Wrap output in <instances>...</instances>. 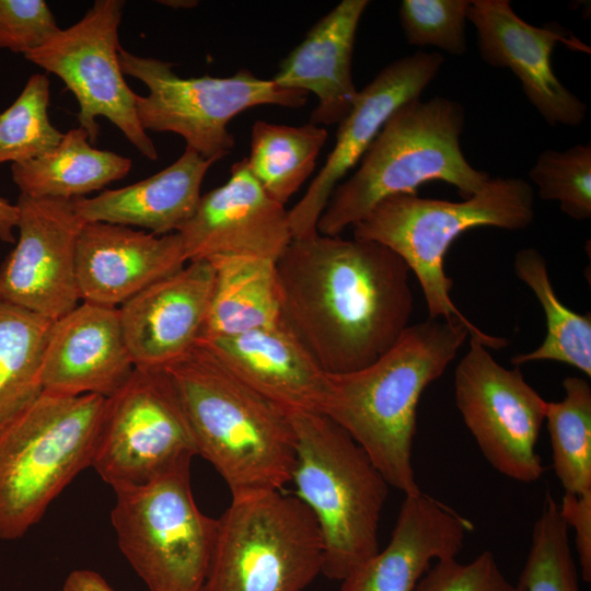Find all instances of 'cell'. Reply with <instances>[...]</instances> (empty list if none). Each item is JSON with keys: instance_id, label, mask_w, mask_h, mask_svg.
<instances>
[{"instance_id": "e575fe53", "label": "cell", "mask_w": 591, "mask_h": 591, "mask_svg": "<svg viewBox=\"0 0 591 591\" xmlns=\"http://www.w3.org/2000/svg\"><path fill=\"white\" fill-rule=\"evenodd\" d=\"M415 591H524L501 571L490 551L480 553L468 563L456 557L433 563L424 573Z\"/></svg>"}, {"instance_id": "1f68e13d", "label": "cell", "mask_w": 591, "mask_h": 591, "mask_svg": "<svg viewBox=\"0 0 591 591\" xmlns=\"http://www.w3.org/2000/svg\"><path fill=\"white\" fill-rule=\"evenodd\" d=\"M579 577L569 542V528L558 503L547 494L533 525L519 582L524 591H580Z\"/></svg>"}, {"instance_id": "ffe728a7", "label": "cell", "mask_w": 591, "mask_h": 591, "mask_svg": "<svg viewBox=\"0 0 591 591\" xmlns=\"http://www.w3.org/2000/svg\"><path fill=\"white\" fill-rule=\"evenodd\" d=\"M186 263L177 232L155 235L120 224L84 222L76 256L81 301L118 308Z\"/></svg>"}, {"instance_id": "f1b7e54d", "label": "cell", "mask_w": 591, "mask_h": 591, "mask_svg": "<svg viewBox=\"0 0 591 591\" xmlns=\"http://www.w3.org/2000/svg\"><path fill=\"white\" fill-rule=\"evenodd\" d=\"M53 323L0 300V425L43 393V357Z\"/></svg>"}, {"instance_id": "4316f807", "label": "cell", "mask_w": 591, "mask_h": 591, "mask_svg": "<svg viewBox=\"0 0 591 591\" xmlns=\"http://www.w3.org/2000/svg\"><path fill=\"white\" fill-rule=\"evenodd\" d=\"M513 269L536 297L546 318V336L534 350L511 358L515 367L533 361H557L591 376V314L568 309L557 297L544 256L534 247L515 253Z\"/></svg>"}, {"instance_id": "5bb4252c", "label": "cell", "mask_w": 591, "mask_h": 591, "mask_svg": "<svg viewBox=\"0 0 591 591\" xmlns=\"http://www.w3.org/2000/svg\"><path fill=\"white\" fill-rule=\"evenodd\" d=\"M15 245L0 266V300L56 321L77 308V242L84 222L73 201L20 194Z\"/></svg>"}, {"instance_id": "8992f818", "label": "cell", "mask_w": 591, "mask_h": 591, "mask_svg": "<svg viewBox=\"0 0 591 591\" xmlns=\"http://www.w3.org/2000/svg\"><path fill=\"white\" fill-rule=\"evenodd\" d=\"M534 219L532 186L520 177H490L462 201L397 194L381 200L354 228V237L378 242L396 253L416 276L430 318L471 322L450 297L444 271L451 244L467 230H522Z\"/></svg>"}, {"instance_id": "cb8c5ba5", "label": "cell", "mask_w": 591, "mask_h": 591, "mask_svg": "<svg viewBox=\"0 0 591 591\" xmlns=\"http://www.w3.org/2000/svg\"><path fill=\"white\" fill-rule=\"evenodd\" d=\"M213 160L185 148L167 167L137 183L72 199L83 222L147 229L155 235L176 233L195 213L200 188Z\"/></svg>"}, {"instance_id": "83f0119b", "label": "cell", "mask_w": 591, "mask_h": 591, "mask_svg": "<svg viewBox=\"0 0 591 591\" xmlns=\"http://www.w3.org/2000/svg\"><path fill=\"white\" fill-rule=\"evenodd\" d=\"M326 139V129L310 123L257 120L251 131L248 169L267 195L285 206L313 173Z\"/></svg>"}, {"instance_id": "277c9868", "label": "cell", "mask_w": 591, "mask_h": 591, "mask_svg": "<svg viewBox=\"0 0 591 591\" xmlns=\"http://www.w3.org/2000/svg\"><path fill=\"white\" fill-rule=\"evenodd\" d=\"M465 109L457 101L434 96L410 100L387 119L360 160L357 171L332 193L316 225L323 235H340L381 200L417 194L424 183L440 181L467 199L489 181L465 159L460 139Z\"/></svg>"}, {"instance_id": "f35d334b", "label": "cell", "mask_w": 591, "mask_h": 591, "mask_svg": "<svg viewBox=\"0 0 591 591\" xmlns=\"http://www.w3.org/2000/svg\"><path fill=\"white\" fill-rule=\"evenodd\" d=\"M18 218L16 205L11 204L7 198L0 196V241L15 243Z\"/></svg>"}, {"instance_id": "ab89813d", "label": "cell", "mask_w": 591, "mask_h": 591, "mask_svg": "<svg viewBox=\"0 0 591 591\" xmlns=\"http://www.w3.org/2000/svg\"><path fill=\"white\" fill-rule=\"evenodd\" d=\"M163 5L181 9V8H190L198 4V1L192 0H169V1H159Z\"/></svg>"}, {"instance_id": "30bf717a", "label": "cell", "mask_w": 591, "mask_h": 591, "mask_svg": "<svg viewBox=\"0 0 591 591\" xmlns=\"http://www.w3.org/2000/svg\"><path fill=\"white\" fill-rule=\"evenodd\" d=\"M124 74L140 80L148 94H137L136 112L144 131L173 132L186 148L215 162L228 155L235 140L228 125L237 114L259 105L299 108L309 93L286 89L241 69L227 78H181L173 65L118 50Z\"/></svg>"}, {"instance_id": "6da1fadb", "label": "cell", "mask_w": 591, "mask_h": 591, "mask_svg": "<svg viewBox=\"0 0 591 591\" xmlns=\"http://www.w3.org/2000/svg\"><path fill=\"white\" fill-rule=\"evenodd\" d=\"M276 275L279 325L326 373L371 364L410 325V269L378 242L318 232L292 239Z\"/></svg>"}, {"instance_id": "8d00e7d4", "label": "cell", "mask_w": 591, "mask_h": 591, "mask_svg": "<svg viewBox=\"0 0 591 591\" xmlns=\"http://www.w3.org/2000/svg\"><path fill=\"white\" fill-rule=\"evenodd\" d=\"M559 512L568 528L575 532L580 578L591 581V491L582 494L565 493L558 505Z\"/></svg>"}, {"instance_id": "9a60e30c", "label": "cell", "mask_w": 591, "mask_h": 591, "mask_svg": "<svg viewBox=\"0 0 591 591\" xmlns=\"http://www.w3.org/2000/svg\"><path fill=\"white\" fill-rule=\"evenodd\" d=\"M444 58L418 50L385 66L362 90L338 124L336 141L303 197L288 210L292 239L317 232V221L341 178L363 157L390 116L406 102L420 97L438 76Z\"/></svg>"}, {"instance_id": "7c38bea8", "label": "cell", "mask_w": 591, "mask_h": 591, "mask_svg": "<svg viewBox=\"0 0 591 591\" xmlns=\"http://www.w3.org/2000/svg\"><path fill=\"white\" fill-rule=\"evenodd\" d=\"M124 7L123 0H96L82 19L59 28L42 46L23 56L60 78L74 95L79 104L78 121L92 144L99 136L96 118L102 116L143 157L155 161L157 148L137 117V94L125 81L119 63Z\"/></svg>"}, {"instance_id": "74e56055", "label": "cell", "mask_w": 591, "mask_h": 591, "mask_svg": "<svg viewBox=\"0 0 591 591\" xmlns=\"http://www.w3.org/2000/svg\"><path fill=\"white\" fill-rule=\"evenodd\" d=\"M61 591H115L102 575L92 569H74L65 579Z\"/></svg>"}, {"instance_id": "ac0fdd59", "label": "cell", "mask_w": 591, "mask_h": 591, "mask_svg": "<svg viewBox=\"0 0 591 591\" xmlns=\"http://www.w3.org/2000/svg\"><path fill=\"white\" fill-rule=\"evenodd\" d=\"M213 281L209 260L187 262L118 306L136 368L165 369L198 343L204 334Z\"/></svg>"}, {"instance_id": "7402d4cb", "label": "cell", "mask_w": 591, "mask_h": 591, "mask_svg": "<svg viewBox=\"0 0 591 591\" xmlns=\"http://www.w3.org/2000/svg\"><path fill=\"white\" fill-rule=\"evenodd\" d=\"M367 0H343L318 20L280 61L271 81L286 89L314 93L317 105L310 124H339L358 91L352 80V53Z\"/></svg>"}, {"instance_id": "836d02e7", "label": "cell", "mask_w": 591, "mask_h": 591, "mask_svg": "<svg viewBox=\"0 0 591 591\" xmlns=\"http://www.w3.org/2000/svg\"><path fill=\"white\" fill-rule=\"evenodd\" d=\"M470 7L471 0H403L398 16L406 40L452 56L464 55Z\"/></svg>"}, {"instance_id": "44dd1931", "label": "cell", "mask_w": 591, "mask_h": 591, "mask_svg": "<svg viewBox=\"0 0 591 591\" xmlns=\"http://www.w3.org/2000/svg\"><path fill=\"white\" fill-rule=\"evenodd\" d=\"M473 529L422 491L404 496L387 545L347 575L340 591H415L433 563L457 556Z\"/></svg>"}, {"instance_id": "d6a6232c", "label": "cell", "mask_w": 591, "mask_h": 591, "mask_svg": "<svg viewBox=\"0 0 591 591\" xmlns=\"http://www.w3.org/2000/svg\"><path fill=\"white\" fill-rule=\"evenodd\" d=\"M541 199L559 202L575 220L591 217V144L545 150L529 172Z\"/></svg>"}, {"instance_id": "d6986e66", "label": "cell", "mask_w": 591, "mask_h": 591, "mask_svg": "<svg viewBox=\"0 0 591 591\" xmlns=\"http://www.w3.org/2000/svg\"><path fill=\"white\" fill-rule=\"evenodd\" d=\"M134 369L118 308L82 301L53 323L43 357V392L107 398Z\"/></svg>"}, {"instance_id": "7a4b0ae2", "label": "cell", "mask_w": 591, "mask_h": 591, "mask_svg": "<svg viewBox=\"0 0 591 591\" xmlns=\"http://www.w3.org/2000/svg\"><path fill=\"white\" fill-rule=\"evenodd\" d=\"M470 336L479 338L488 349L498 350L509 343L474 323L428 317L409 325L371 364L347 373H326L321 414L340 426L387 484L404 496L421 491L413 466L420 397Z\"/></svg>"}, {"instance_id": "5b68a950", "label": "cell", "mask_w": 591, "mask_h": 591, "mask_svg": "<svg viewBox=\"0 0 591 591\" xmlns=\"http://www.w3.org/2000/svg\"><path fill=\"white\" fill-rule=\"evenodd\" d=\"M296 433L291 482L313 513L324 545L322 573L341 581L380 551L389 484L366 451L321 413L288 414Z\"/></svg>"}, {"instance_id": "ba28073f", "label": "cell", "mask_w": 591, "mask_h": 591, "mask_svg": "<svg viewBox=\"0 0 591 591\" xmlns=\"http://www.w3.org/2000/svg\"><path fill=\"white\" fill-rule=\"evenodd\" d=\"M323 561L317 522L298 496L232 498L218 519L202 591H304Z\"/></svg>"}, {"instance_id": "52a82bcc", "label": "cell", "mask_w": 591, "mask_h": 591, "mask_svg": "<svg viewBox=\"0 0 591 591\" xmlns=\"http://www.w3.org/2000/svg\"><path fill=\"white\" fill-rule=\"evenodd\" d=\"M105 403L43 392L0 425V540L24 536L92 465Z\"/></svg>"}, {"instance_id": "f546056e", "label": "cell", "mask_w": 591, "mask_h": 591, "mask_svg": "<svg viewBox=\"0 0 591 591\" xmlns=\"http://www.w3.org/2000/svg\"><path fill=\"white\" fill-rule=\"evenodd\" d=\"M565 396L547 402L553 467L567 494L591 491V386L580 376L563 381Z\"/></svg>"}, {"instance_id": "3957f363", "label": "cell", "mask_w": 591, "mask_h": 591, "mask_svg": "<svg viewBox=\"0 0 591 591\" xmlns=\"http://www.w3.org/2000/svg\"><path fill=\"white\" fill-rule=\"evenodd\" d=\"M188 418L198 455L232 498L291 482L296 433L289 415L235 378L200 340L164 369Z\"/></svg>"}, {"instance_id": "4fadbf2b", "label": "cell", "mask_w": 591, "mask_h": 591, "mask_svg": "<svg viewBox=\"0 0 591 591\" xmlns=\"http://www.w3.org/2000/svg\"><path fill=\"white\" fill-rule=\"evenodd\" d=\"M454 397L462 419L487 462L520 483L545 472L536 443L547 402L524 380L519 367L498 363L485 344L470 336L454 371Z\"/></svg>"}, {"instance_id": "d4e9b609", "label": "cell", "mask_w": 591, "mask_h": 591, "mask_svg": "<svg viewBox=\"0 0 591 591\" xmlns=\"http://www.w3.org/2000/svg\"><path fill=\"white\" fill-rule=\"evenodd\" d=\"M131 165L129 158L94 148L79 126L63 134L50 151L11 164V175L22 195L72 200L124 178Z\"/></svg>"}, {"instance_id": "e0dca14e", "label": "cell", "mask_w": 591, "mask_h": 591, "mask_svg": "<svg viewBox=\"0 0 591 591\" xmlns=\"http://www.w3.org/2000/svg\"><path fill=\"white\" fill-rule=\"evenodd\" d=\"M177 233L187 262L223 255L277 260L292 240L288 210L263 189L246 158L231 166L225 184L200 197Z\"/></svg>"}, {"instance_id": "8fae6325", "label": "cell", "mask_w": 591, "mask_h": 591, "mask_svg": "<svg viewBox=\"0 0 591 591\" xmlns=\"http://www.w3.org/2000/svg\"><path fill=\"white\" fill-rule=\"evenodd\" d=\"M196 455L194 434L169 373L135 367L106 398L91 466L115 491L148 484Z\"/></svg>"}, {"instance_id": "4dcf8cb0", "label": "cell", "mask_w": 591, "mask_h": 591, "mask_svg": "<svg viewBox=\"0 0 591 591\" xmlns=\"http://www.w3.org/2000/svg\"><path fill=\"white\" fill-rule=\"evenodd\" d=\"M50 82L32 74L14 102L0 112V165L23 163L55 148L63 134L49 119Z\"/></svg>"}, {"instance_id": "603a6c76", "label": "cell", "mask_w": 591, "mask_h": 591, "mask_svg": "<svg viewBox=\"0 0 591 591\" xmlns=\"http://www.w3.org/2000/svg\"><path fill=\"white\" fill-rule=\"evenodd\" d=\"M199 340L235 378L287 414L321 413L326 372L280 325Z\"/></svg>"}, {"instance_id": "9c48e42d", "label": "cell", "mask_w": 591, "mask_h": 591, "mask_svg": "<svg viewBox=\"0 0 591 591\" xmlns=\"http://www.w3.org/2000/svg\"><path fill=\"white\" fill-rule=\"evenodd\" d=\"M190 465L115 490L111 511L120 552L149 591H202L218 519L195 502Z\"/></svg>"}, {"instance_id": "2e32d148", "label": "cell", "mask_w": 591, "mask_h": 591, "mask_svg": "<svg viewBox=\"0 0 591 591\" xmlns=\"http://www.w3.org/2000/svg\"><path fill=\"white\" fill-rule=\"evenodd\" d=\"M468 21L476 28L480 58L509 69L548 125L577 127L584 120L587 105L556 77L551 59L558 43L589 53L588 47L560 27L529 24L509 0H471Z\"/></svg>"}, {"instance_id": "d590c367", "label": "cell", "mask_w": 591, "mask_h": 591, "mask_svg": "<svg viewBox=\"0 0 591 591\" xmlns=\"http://www.w3.org/2000/svg\"><path fill=\"white\" fill-rule=\"evenodd\" d=\"M58 30L44 0H0V49L25 55Z\"/></svg>"}, {"instance_id": "484cf974", "label": "cell", "mask_w": 591, "mask_h": 591, "mask_svg": "<svg viewBox=\"0 0 591 591\" xmlns=\"http://www.w3.org/2000/svg\"><path fill=\"white\" fill-rule=\"evenodd\" d=\"M209 262L215 281L201 338L228 337L279 326L276 260L223 255Z\"/></svg>"}]
</instances>
